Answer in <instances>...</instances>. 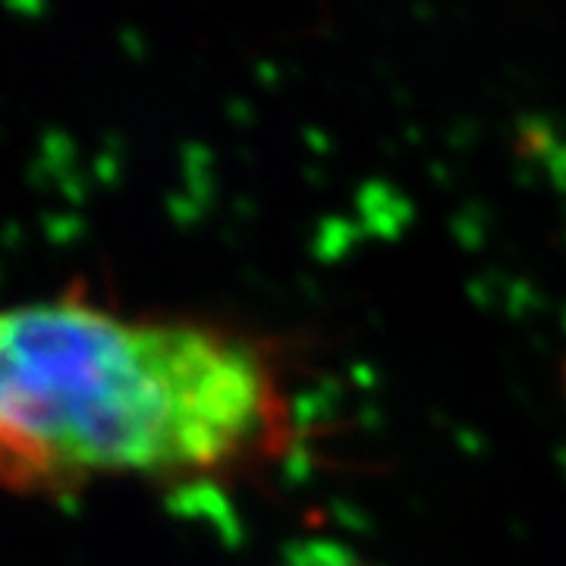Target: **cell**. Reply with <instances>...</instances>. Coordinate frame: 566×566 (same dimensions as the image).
<instances>
[{
  "label": "cell",
  "mask_w": 566,
  "mask_h": 566,
  "mask_svg": "<svg viewBox=\"0 0 566 566\" xmlns=\"http://www.w3.org/2000/svg\"><path fill=\"white\" fill-rule=\"evenodd\" d=\"M564 385H566V368H564Z\"/></svg>",
  "instance_id": "3957f363"
},
{
  "label": "cell",
  "mask_w": 566,
  "mask_h": 566,
  "mask_svg": "<svg viewBox=\"0 0 566 566\" xmlns=\"http://www.w3.org/2000/svg\"><path fill=\"white\" fill-rule=\"evenodd\" d=\"M293 397L264 340L63 290L0 308V488L196 485L274 463Z\"/></svg>",
  "instance_id": "6da1fadb"
},
{
  "label": "cell",
  "mask_w": 566,
  "mask_h": 566,
  "mask_svg": "<svg viewBox=\"0 0 566 566\" xmlns=\"http://www.w3.org/2000/svg\"><path fill=\"white\" fill-rule=\"evenodd\" d=\"M281 566H375L368 564L365 557L346 551L344 545H334V542H305V545H296L286 557L281 560Z\"/></svg>",
  "instance_id": "7a4b0ae2"
}]
</instances>
